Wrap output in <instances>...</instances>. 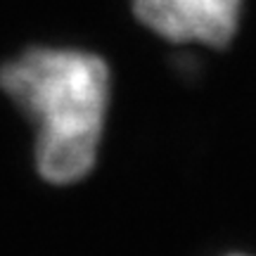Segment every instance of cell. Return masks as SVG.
<instances>
[{
	"label": "cell",
	"mask_w": 256,
	"mask_h": 256,
	"mask_svg": "<svg viewBox=\"0 0 256 256\" xmlns=\"http://www.w3.org/2000/svg\"><path fill=\"white\" fill-rule=\"evenodd\" d=\"M0 88L36 121L38 174L55 185L90 174L110 102V72L100 57L74 48H28L0 66Z\"/></svg>",
	"instance_id": "obj_1"
},
{
	"label": "cell",
	"mask_w": 256,
	"mask_h": 256,
	"mask_svg": "<svg viewBox=\"0 0 256 256\" xmlns=\"http://www.w3.org/2000/svg\"><path fill=\"white\" fill-rule=\"evenodd\" d=\"M133 12L171 43L226 48L240 26L242 0H133Z\"/></svg>",
	"instance_id": "obj_2"
}]
</instances>
